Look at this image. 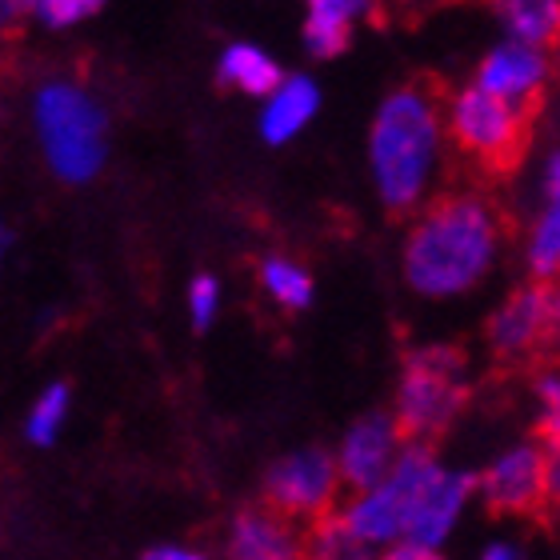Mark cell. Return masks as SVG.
<instances>
[{"mask_svg":"<svg viewBox=\"0 0 560 560\" xmlns=\"http://www.w3.org/2000/svg\"><path fill=\"white\" fill-rule=\"evenodd\" d=\"M557 328V292L549 284H525L492 313L489 340L504 361H521L545 349Z\"/></svg>","mask_w":560,"mask_h":560,"instance_id":"9c48e42d","label":"cell"},{"mask_svg":"<svg viewBox=\"0 0 560 560\" xmlns=\"http://www.w3.org/2000/svg\"><path fill=\"white\" fill-rule=\"evenodd\" d=\"M260 284L280 308H308L313 304V277L296 260L269 257L260 265Z\"/></svg>","mask_w":560,"mask_h":560,"instance_id":"d6986e66","label":"cell"},{"mask_svg":"<svg viewBox=\"0 0 560 560\" xmlns=\"http://www.w3.org/2000/svg\"><path fill=\"white\" fill-rule=\"evenodd\" d=\"M472 489H477V480L468 477V472L441 468L436 456H432L429 465H424V472L417 477V485H412L400 545L429 549V552L441 549L444 540L453 537V528H456V521H460V513H465Z\"/></svg>","mask_w":560,"mask_h":560,"instance_id":"8992f818","label":"cell"},{"mask_svg":"<svg viewBox=\"0 0 560 560\" xmlns=\"http://www.w3.org/2000/svg\"><path fill=\"white\" fill-rule=\"evenodd\" d=\"M497 21L509 28V40L549 48L560 28V0H492Z\"/></svg>","mask_w":560,"mask_h":560,"instance_id":"2e32d148","label":"cell"},{"mask_svg":"<svg viewBox=\"0 0 560 560\" xmlns=\"http://www.w3.org/2000/svg\"><path fill=\"white\" fill-rule=\"evenodd\" d=\"M373 560H444L441 552H429V549H412V545H393L388 552H381V557Z\"/></svg>","mask_w":560,"mask_h":560,"instance_id":"cb8c5ba5","label":"cell"},{"mask_svg":"<svg viewBox=\"0 0 560 560\" xmlns=\"http://www.w3.org/2000/svg\"><path fill=\"white\" fill-rule=\"evenodd\" d=\"M217 308H221V284L217 277H197L188 284V313H192V325L209 328L217 320Z\"/></svg>","mask_w":560,"mask_h":560,"instance_id":"7402d4cb","label":"cell"},{"mask_svg":"<svg viewBox=\"0 0 560 560\" xmlns=\"http://www.w3.org/2000/svg\"><path fill=\"white\" fill-rule=\"evenodd\" d=\"M480 560H525V557H521V549H513V545H492V549H485Z\"/></svg>","mask_w":560,"mask_h":560,"instance_id":"484cf974","label":"cell"},{"mask_svg":"<svg viewBox=\"0 0 560 560\" xmlns=\"http://www.w3.org/2000/svg\"><path fill=\"white\" fill-rule=\"evenodd\" d=\"M369 12V0H308L304 12V48L328 60L345 52L352 40V24Z\"/></svg>","mask_w":560,"mask_h":560,"instance_id":"5bb4252c","label":"cell"},{"mask_svg":"<svg viewBox=\"0 0 560 560\" xmlns=\"http://www.w3.org/2000/svg\"><path fill=\"white\" fill-rule=\"evenodd\" d=\"M316 108H320V89L308 77H280V84L265 96L260 108V137L269 144H289L313 125Z\"/></svg>","mask_w":560,"mask_h":560,"instance_id":"4fadbf2b","label":"cell"},{"mask_svg":"<svg viewBox=\"0 0 560 560\" xmlns=\"http://www.w3.org/2000/svg\"><path fill=\"white\" fill-rule=\"evenodd\" d=\"M448 132L465 152H472L485 164H509L525 149L528 113L480 93V89H460L448 105Z\"/></svg>","mask_w":560,"mask_h":560,"instance_id":"5b68a950","label":"cell"},{"mask_svg":"<svg viewBox=\"0 0 560 560\" xmlns=\"http://www.w3.org/2000/svg\"><path fill=\"white\" fill-rule=\"evenodd\" d=\"M144 560H209V557H200V552H192V549H176V545H168V549H152Z\"/></svg>","mask_w":560,"mask_h":560,"instance_id":"d4e9b609","label":"cell"},{"mask_svg":"<svg viewBox=\"0 0 560 560\" xmlns=\"http://www.w3.org/2000/svg\"><path fill=\"white\" fill-rule=\"evenodd\" d=\"M229 560H304V537L289 516L245 509L229 528Z\"/></svg>","mask_w":560,"mask_h":560,"instance_id":"7c38bea8","label":"cell"},{"mask_svg":"<svg viewBox=\"0 0 560 560\" xmlns=\"http://www.w3.org/2000/svg\"><path fill=\"white\" fill-rule=\"evenodd\" d=\"M105 9V0H0V16H36L48 28H72Z\"/></svg>","mask_w":560,"mask_h":560,"instance_id":"ac0fdd59","label":"cell"},{"mask_svg":"<svg viewBox=\"0 0 560 560\" xmlns=\"http://www.w3.org/2000/svg\"><path fill=\"white\" fill-rule=\"evenodd\" d=\"M33 125L48 168L65 185H89L108 156V117L89 89L48 81L36 89Z\"/></svg>","mask_w":560,"mask_h":560,"instance_id":"3957f363","label":"cell"},{"mask_svg":"<svg viewBox=\"0 0 560 560\" xmlns=\"http://www.w3.org/2000/svg\"><path fill=\"white\" fill-rule=\"evenodd\" d=\"M552 456L540 444H516L492 460L480 492L497 513H540L552 497Z\"/></svg>","mask_w":560,"mask_h":560,"instance_id":"ba28073f","label":"cell"},{"mask_svg":"<svg viewBox=\"0 0 560 560\" xmlns=\"http://www.w3.org/2000/svg\"><path fill=\"white\" fill-rule=\"evenodd\" d=\"M444 117L432 93L400 89L381 101L369 129V173L393 212L417 209L441 168Z\"/></svg>","mask_w":560,"mask_h":560,"instance_id":"7a4b0ae2","label":"cell"},{"mask_svg":"<svg viewBox=\"0 0 560 560\" xmlns=\"http://www.w3.org/2000/svg\"><path fill=\"white\" fill-rule=\"evenodd\" d=\"M560 156L549 152V164H545V176H540V188H545V205H557V192H560Z\"/></svg>","mask_w":560,"mask_h":560,"instance_id":"603a6c76","label":"cell"},{"mask_svg":"<svg viewBox=\"0 0 560 560\" xmlns=\"http://www.w3.org/2000/svg\"><path fill=\"white\" fill-rule=\"evenodd\" d=\"M304 560H373V549L352 537L340 516H320L304 537Z\"/></svg>","mask_w":560,"mask_h":560,"instance_id":"e0dca14e","label":"cell"},{"mask_svg":"<svg viewBox=\"0 0 560 560\" xmlns=\"http://www.w3.org/2000/svg\"><path fill=\"white\" fill-rule=\"evenodd\" d=\"M337 460L325 448H301L292 456H280L265 477V501L272 513L289 521H320L337 501Z\"/></svg>","mask_w":560,"mask_h":560,"instance_id":"52a82bcc","label":"cell"},{"mask_svg":"<svg viewBox=\"0 0 560 560\" xmlns=\"http://www.w3.org/2000/svg\"><path fill=\"white\" fill-rule=\"evenodd\" d=\"M217 77H221V84L236 89V93L260 96V101H265L280 84V65L260 45L236 40V45L224 48L221 60H217Z\"/></svg>","mask_w":560,"mask_h":560,"instance_id":"9a60e30c","label":"cell"},{"mask_svg":"<svg viewBox=\"0 0 560 560\" xmlns=\"http://www.w3.org/2000/svg\"><path fill=\"white\" fill-rule=\"evenodd\" d=\"M397 453H400V432L393 424V417L369 412V417H361L345 432L340 453L332 460H337V477L345 485H352L357 492H369L373 485H381L388 477Z\"/></svg>","mask_w":560,"mask_h":560,"instance_id":"8fae6325","label":"cell"},{"mask_svg":"<svg viewBox=\"0 0 560 560\" xmlns=\"http://www.w3.org/2000/svg\"><path fill=\"white\" fill-rule=\"evenodd\" d=\"M0 257H4V229H0Z\"/></svg>","mask_w":560,"mask_h":560,"instance_id":"4316f807","label":"cell"},{"mask_svg":"<svg viewBox=\"0 0 560 560\" xmlns=\"http://www.w3.org/2000/svg\"><path fill=\"white\" fill-rule=\"evenodd\" d=\"M501 253V217L480 197H444L405 241V277L420 296L444 301L477 289Z\"/></svg>","mask_w":560,"mask_h":560,"instance_id":"6da1fadb","label":"cell"},{"mask_svg":"<svg viewBox=\"0 0 560 560\" xmlns=\"http://www.w3.org/2000/svg\"><path fill=\"white\" fill-rule=\"evenodd\" d=\"M468 397V376L465 357L448 345H429L417 349L405 361L397 388V432H409L412 441H429L436 432L453 424V417L465 409Z\"/></svg>","mask_w":560,"mask_h":560,"instance_id":"277c9868","label":"cell"},{"mask_svg":"<svg viewBox=\"0 0 560 560\" xmlns=\"http://www.w3.org/2000/svg\"><path fill=\"white\" fill-rule=\"evenodd\" d=\"M552 81V57L549 48H533V45H516V40H504L480 60L477 81L472 89L497 96L504 105L525 108L537 105L545 84Z\"/></svg>","mask_w":560,"mask_h":560,"instance_id":"30bf717a","label":"cell"},{"mask_svg":"<svg viewBox=\"0 0 560 560\" xmlns=\"http://www.w3.org/2000/svg\"><path fill=\"white\" fill-rule=\"evenodd\" d=\"M560 265V209L545 205V212L537 217L533 233H528V269L537 277V284H549L557 277Z\"/></svg>","mask_w":560,"mask_h":560,"instance_id":"ffe728a7","label":"cell"},{"mask_svg":"<svg viewBox=\"0 0 560 560\" xmlns=\"http://www.w3.org/2000/svg\"><path fill=\"white\" fill-rule=\"evenodd\" d=\"M69 385H48L40 397H36L33 412H28V441L36 444H52L57 441L60 424L69 417Z\"/></svg>","mask_w":560,"mask_h":560,"instance_id":"44dd1931","label":"cell"}]
</instances>
